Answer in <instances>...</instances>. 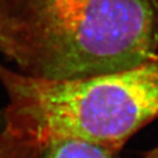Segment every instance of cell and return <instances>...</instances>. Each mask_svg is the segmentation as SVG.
<instances>
[{
  "mask_svg": "<svg viewBox=\"0 0 158 158\" xmlns=\"http://www.w3.org/2000/svg\"><path fill=\"white\" fill-rule=\"evenodd\" d=\"M0 52L48 80L135 67L158 55V0H0Z\"/></svg>",
  "mask_w": 158,
  "mask_h": 158,
  "instance_id": "1",
  "label": "cell"
},
{
  "mask_svg": "<svg viewBox=\"0 0 158 158\" xmlns=\"http://www.w3.org/2000/svg\"><path fill=\"white\" fill-rule=\"evenodd\" d=\"M8 97L7 131L42 147L78 140L118 154L158 118V55L135 67L93 77L48 80L0 64Z\"/></svg>",
  "mask_w": 158,
  "mask_h": 158,
  "instance_id": "2",
  "label": "cell"
},
{
  "mask_svg": "<svg viewBox=\"0 0 158 158\" xmlns=\"http://www.w3.org/2000/svg\"><path fill=\"white\" fill-rule=\"evenodd\" d=\"M39 158H118L98 145L78 140H58L41 147Z\"/></svg>",
  "mask_w": 158,
  "mask_h": 158,
  "instance_id": "3",
  "label": "cell"
},
{
  "mask_svg": "<svg viewBox=\"0 0 158 158\" xmlns=\"http://www.w3.org/2000/svg\"><path fill=\"white\" fill-rule=\"evenodd\" d=\"M41 147L4 129L0 134V158H39Z\"/></svg>",
  "mask_w": 158,
  "mask_h": 158,
  "instance_id": "4",
  "label": "cell"
},
{
  "mask_svg": "<svg viewBox=\"0 0 158 158\" xmlns=\"http://www.w3.org/2000/svg\"><path fill=\"white\" fill-rule=\"evenodd\" d=\"M139 158H158V146L142 154Z\"/></svg>",
  "mask_w": 158,
  "mask_h": 158,
  "instance_id": "5",
  "label": "cell"
}]
</instances>
